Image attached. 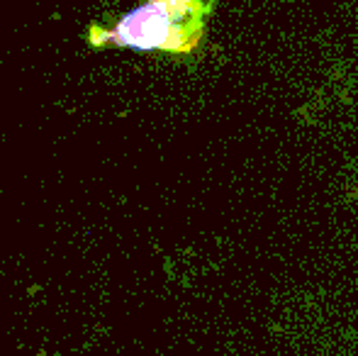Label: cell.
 Listing matches in <instances>:
<instances>
[{"label": "cell", "mask_w": 358, "mask_h": 356, "mask_svg": "<svg viewBox=\"0 0 358 356\" xmlns=\"http://www.w3.org/2000/svg\"><path fill=\"white\" fill-rule=\"evenodd\" d=\"M208 5L203 0H149L127 13L113 29H90L93 44L134 52H193L203 37Z\"/></svg>", "instance_id": "1"}]
</instances>
